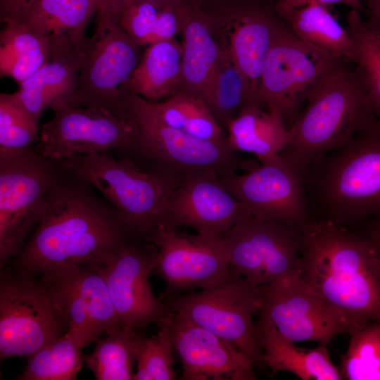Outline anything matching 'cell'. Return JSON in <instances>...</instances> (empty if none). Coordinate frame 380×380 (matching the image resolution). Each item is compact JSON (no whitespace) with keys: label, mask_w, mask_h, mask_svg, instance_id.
Instances as JSON below:
<instances>
[{"label":"cell","mask_w":380,"mask_h":380,"mask_svg":"<svg viewBox=\"0 0 380 380\" xmlns=\"http://www.w3.org/2000/svg\"><path fill=\"white\" fill-rule=\"evenodd\" d=\"M275 4L271 0H216L199 7L222 51L258 98L264 64L285 23Z\"/></svg>","instance_id":"11"},{"label":"cell","mask_w":380,"mask_h":380,"mask_svg":"<svg viewBox=\"0 0 380 380\" xmlns=\"http://www.w3.org/2000/svg\"><path fill=\"white\" fill-rule=\"evenodd\" d=\"M360 223H362L360 233L374 243L380 257V214L367 218Z\"/></svg>","instance_id":"40"},{"label":"cell","mask_w":380,"mask_h":380,"mask_svg":"<svg viewBox=\"0 0 380 380\" xmlns=\"http://www.w3.org/2000/svg\"><path fill=\"white\" fill-rule=\"evenodd\" d=\"M82 347L67 331L29 356L20 380H75L83 365Z\"/></svg>","instance_id":"35"},{"label":"cell","mask_w":380,"mask_h":380,"mask_svg":"<svg viewBox=\"0 0 380 380\" xmlns=\"http://www.w3.org/2000/svg\"><path fill=\"white\" fill-rule=\"evenodd\" d=\"M0 34V72L19 83L49 59L50 40L20 23L6 21Z\"/></svg>","instance_id":"31"},{"label":"cell","mask_w":380,"mask_h":380,"mask_svg":"<svg viewBox=\"0 0 380 380\" xmlns=\"http://www.w3.org/2000/svg\"><path fill=\"white\" fill-rule=\"evenodd\" d=\"M220 236L233 273L255 286L272 284L298 270L300 230L246 215Z\"/></svg>","instance_id":"14"},{"label":"cell","mask_w":380,"mask_h":380,"mask_svg":"<svg viewBox=\"0 0 380 380\" xmlns=\"http://www.w3.org/2000/svg\"><path fill=\"white\" fill-rule=\"evenodd\" d=\"M259 287L258 317L271 322L290 342L329 343L338 335L352 333L348 322L303 281L298 270Z\"/></svg>","instance_id":"16"},{"label":"cell","mask_w":380,"mask_h":380,"mask_svg":"<svg viewBox=\"0 0 380 380\" xmlns=\"http://www.w3.org/2000/svg\"><path fill=\"white\" fill-rule=\"evenodd\" d=\"M49 59L37 72L20 83L8 96L36 122L42 114L59 102L69 101L75 92L84 48L63 37L51 42Z\"/></svg>","instance_id":"22"},{"label":"cell","mask_w":380,"mask_h":380,"mask_svg":"<svg viewBox=\"0 0 380 380\" xmlns=\"http://www.w3.org/2000/svg\"><path fill=\"white\" fill-rule=\"evenodd\" d=\"M38 137V123L8 94H0V148L29 149Z\"/></svg>","instance_id":"38"},{"label":"cell","mask_w":380,"mask_h":380,"mask_svg":"<svg viewBox=\"0 0 380 380\" xmlns=\"http://www.w3.org/2000/svg\"><path fill=\"white\" fill-rule=\"evenodd\" d=\"M346 22L352 41L349 61L362 78L380 121V30L364 20L361 13L355 10L348 12Z\"/></svg>","instance_id":"33"},{"label":"cell","mask_w":380,"mask_h":380,"mask_svg":"<svg viewBox=\"0 0 380 380\" xmlns=\"http://www.w3.org/2000/svg\"><path fill=\"white\" fill-rule=\"evenodd\" d=\"M346 352L340 355L342 379L380 380V322L350 334Z\"/></svg>","instance_id":"36"},{"label":"cell","mask_w":380,"mask_h":380,"mask_svg":"<svg viewBox=\"0 0 380 380\" xmlns=\"http://www.w3.org/2000/svg\"><path fill=\"white\" fill-rule=\"evenodd\" d=\"M100 0H30L1 3V18L23 25L50 42L69 38L84 47L86 28L97 11Z\"/></svg>","instance_id":"23"},{"label":"cell","mask_w":380,"mask_h":380,"mask_svg":"<svg viewBox=\"0 0 380 380\" xmlns=\"http://www.w3.org/2000/svg\"><path fill=\"white\" fill-rule=\"evenodd\" d=\"M144 1H149L153 4H166L179 3V2H190L189 0H144Z\"/></svg>","instance_id":"43"},{"label":"cell","mask_w":380,"mask_h":380,"mask_svg":"<svg viewBox=\"0 0 380 380\" xmlns=\"http://www.w3.org/2000/svg\"><path fill=\"white\" fill-rule=\"evenodd\" d=\"M251 216L302 230L312 219L303 172L279 155L243 173L220 174Z\"/></svg>","instance_id":"15"},{"label":"cell","mask_w":380,"mask_h":380,"mask_svg":"<svg viewBox=\"0 0 380 380\" xmlns=\"http://www.w3.org/2000/svg\"><path fill=\"white\" fill-rule=\"evenodd\" d=\"M377 120L355 67L348 59L339 58L289 127V141L279 155L303 172Z\"/></svg>","instance_id":"3"},{"label":"cell","mask_w":380,"mask_h":380,"mask_svg":"<svg viewBox=\"0 0 380 380\" xmlns=\"http://www.w3.org/2000/svg\"><path fill=\"white\" fill-rule=\"evenodd\" d=\"M68 331L46 285L8 269L0 278V359L30 356Z\"/></svg>","instance_id":"8"},{"label":"cell","mask_w":380,"mask_h":380,"mask_svg":"<svg viewBox=\"0 0 380 380\" xmlns=\"http://www.w3.org/2000/svg\"><path fill=\"white\" fill-rule=\"evenodd\" d=\"M309 206L346 226L380 214V121L303 170Z\"/></svg>","instance_id":"4"},{"label":"cell","mask_w":380,"mask_h":380,"mask_svg":"<svg viewBox=\"0 0 380 380\" xmlns=\"http://www.w3.org/2000/svg\"><path fill=\"white\" fill-rule=\"evenodd\" d=\"M167 325L182 380H255L250 360L229 341L170 312Z\"/></svg>","instance_id":"21"},{"label":"cell","mask_w":380,"mask_h":380,"mask_svg":"<svg viewBox=\"0 0 380 380\" xmlns=\"http://www.w3.org/2000/svg\"><path fill=\"white\" fill-rule=\"evenodd\" d=\"M53 118L40 132L39 153L51 160H65L111 149L132 148L138 128L127 113L63 101L53 106Z\"/></svg>","instance_id":"13"},{"label":"cell","mask_w":380,"mask_h":380,"mask_svg":"<svg viewBox=\"0 0 380 380\" xmlns=\"http://www.w3.org/2000/svg\"><path fill=\"white\" fill-rule=\"evenodd\" d=\"M94 34L87 39L75 104L125 113V87L139 63V46L123 30L120 18L99 8Z\"/></svg>","instance_id":"9"},{"label":"cell","mask_w":380,"mask_h":380,"mask_svg":"<svg viewBox=\"0 0 380 380\" xmlns=\"http://www.w3.org/2000/svg\"><path fill=\"white\" fill-rule=\"evenodd\" d=\"M123 110L138 128L133 148L156 163L154 170L182 178L192 172H238L257 165L241 159L228 144L203 140L165 125L142 106L137 96L130 95Z\"/></svg>","instance_id":"12"},{"label":"cell","mask_w":380,"mask_h":380,"mask_svg":"<svg viewBox=\"0 0 380 380\" xmlns=\"http://www.w3.org/2000/svg\"><path fill=\"white\" fill-rule=\"evenodd\" d=\"M182 46L175 38L149 45L125 89L129 95L156 102L182 91Z\"/></svg>","instance_id":"25"},{"label":"cell","mask_w":380,"mask_h":380,"mask_svg":"<svg viewBox=\"0 0 380 380\" xmlns=\"http://www.w3.org/2000/svg\"><path fill=\"white\" fill-rule=\"evenodd\" d=\"M158 326L156 335L139 334L133 380H174L177 377L169 329L163 322Z\"/></svg>","instance_id":"37"},{"label":"cell","mask_w":380,"mask_h":380,"mask_svg":"<svg viewBox=\"0 0 380 380\" xmlns=\"http://www.w3.org/2000/svg\"><path fill=\"white\" fill-rule=\"evenodd\" d=\"M75 179H56L42 218L13 259L12 270L38 277L68 265L103 267L122 244L136 236L114 208Z\"/></svg>","instance_id":"1"},{"label":"cell","mask_w":380,"mask_h":380,"mask_svg":"<svg viewBox=\"0 0 380 380\" xmlns=\"http://www.w3.org/2000/svg\"><path fill=\"white\" fill-rule=\"evenodd\" d=\"M339 58L300 39L285 21L262 68L260 103L289 128L311 91Z\"/></svg>","instance_id":"10"},{"label":"cell","mask_w":380,"mask_h":380,"mask_svg":"<svg viewBox=\"0 0 380 380\" xmlns=\"http://www.w3.org/2000/svg\"><path fill=\"white\" fill-rule=\"evenodd\" d=\"M30 0H1V3L4 4H16V3H20L23 1H27Z\"/></svg>","instance_id":"45"},{"label":"cell","mask_w":380,"mask_h":380,"mask_svg":"<svg viewBox=\"0 0 380 380\" xmlns=\"http://www.w3.org/2000/svg\"><path fill=\"white\" fill-rule=\"evenodd\" d=\"M301 233L303 281L343 317L352 333L380 322V257L374 243L327 220L313 218Z\"/></svg>","instance_id":"2"},{"label":"cell","mask_w":380,"mask_h":380,"mask_svg":"<svg viewBox=\"0 0 380 380\" xmlns=\"http://www.w3.org/2000/svg\"><path fill=\"white\" fill-rule=\"evenodd\" d=\"M248 215L213 171L186 174L173 190L163 225L191 227L197 233L220 236Z\"/></svg>","instance_id":"20"},{"label":"cell","mask_w":380,"mask_h":380,"mask_svg":"<svg viewBox=\"0 0 380 380\" xmlns=\"http://www.w3.org/2000/svg\"><path fill=\"white\" fill-rule=\"evenodd\" d=\"M139 334L120 327L95 342L94 351L85 358L97 380L133 379Z\"/></svg>","instance_id":"34"},{"label":"cell","mask_w":380,"mask_h":380,"mask_svg":"<svg viewBox=\"0 0 380 380\" xmlns=\"http://www.w3.org/2000/svg\"><path fill=\"white\" fill-rule=\"evenodd\" d=\"M39 278L65 317L68 331L82 348L122 327L101 266H63Z\"/></svg>","instance_id":"18"},{"label":"cell","mask_w":380,"mask_h":380,"mask_svg":"<svg viewBox=\"0 0 380 380\" xmlns=\"http://www.w3.org/2000/svg\"><path fill=\"white\" fill-rule=\"evenodd\" d=\"M255 326L262 351L261 364L270 368L272 376L288 372L302 380L342 379L338 367L330 358L328 343L305 350L284 338L267 320L258 317Z\"/></svg>","instance_id":"24"},{"label":"cell","mask_w":380,"mask_h":380,"mask_svg":"<svg viewBox=\"0 0 380 380\" xmlns=\"http://www.w3.org/2000/svg\"><path fill=\"white\" fill-rule=\"evenodd\" d=\"M191 6L190 2L156 4L132 0L122 9L120 23L139 46L151 45L179 34Z\"/></svg>","instance_id":"28"},{"label":"cell","mask_w":380,"mask_h":380,"mask_svg":"<svg viewBox=\"0 0 380 380\" xmlns=\"http://www.w3.org/2000/svg\"><path fill=\"white\" fill-rule=\"evenodd\" d=\"M189 1L193 5L197 7H200L202 5L215 1L216 0H189Z\"/></svg>","instance_id":"44"},{"label":"cell","mask_w":380,"mask_h":380,"mask_svg":"<svg viewBox=\"0 0 380 380\" xmlns=\"http://www.w3.org/2000/svg\"><path fill=\"white\" fill-rule=\"evenodd\" d=\"M148 241L158 248L153 273L165 284L164 296L213 287L233 273L220 236L189 234L160 225Z\"/></svg>","instance_id":"17"},{"label":"cell","mask_w":380,"mask_h":380,"mask_svg":"<svg viewBox=\"0 0 380 380\" xmlns=\"http://www.w3.org/2000/svg\"><path fill=\"white\" fill-rule=\"evenodd\" d=\"M73 177L98 190L138 238L148 241L164 224L169 198L182 178L141 170L129 159L106 153L80 155L63 161Z\"/></svg>","instance_id":"5"},{"label":"cell","mask_w":380,"mask_h":380,"mask_svg":"<svg viewBox=\"0 0 380 380\" xmlns=\"http://www.w3.org/2000/svg\"><path fill=\"white\" fill-rule=\"evenodd\" d=\"M201 99L224 129L246 108L261 104L239 69L223 51Z\"/></svg>","instance_id":"30"},{"label":"cell","mask_w":380,"mask_h":380,"mask_svg":"<svg viewBox=\"0 0 380 380\" xmlns=\"http://www.w3.org/2000/svg\"><path fill=\"white\" fill-rule=\"evenodd\" d=\"M311 1H315L328 6L334 4L346 5L360 13H367V9L363 5L362 0H277L275 4L276 9L281 17L293 9L302 7Z\"/></svg>","instance_id":"39"},{"label":"cell","mask_w":380,"mask_h":380,"mask_svg":"<svg viewBox=\"0 0 380 380\" xmlns=\"http://www.w3.org/2000/svg\"><path fill=\"white\" fill-rule=\"evenodd\" d=\"M158 248L133 241L122 244L108 263L101 267L111 300L122 326L134 330L162 323L170 314L151 289Z\"/></svg>","instance_id":"19"},{"label":"cell","mask_w":380,"mask_h":380,"mask_svg":"<svg viewBox=\"0 0 380 380\" xmlns=\"http://www.w3.org/2000/svg\"><path fill=\"white\" fill-rule=\"evenodd\" d=\"M180 34L183 37L182 91L201 98L222 51L203 12L193 4Z\"/></svg>","instance_id":"27"},{"label":"cell","mask_w":380,"mask_h":380,"mask_svg":"<svg viewBox=\"0 0 380 380\" xmlns=\"http://www.w3.org/2000/svg\"><path fill=\"white\" fill-rule=\"evenodd\" d=\"M138 98L142 106L165 125L203 140L229 145L227 134L199 96L181 91L163 101Z\"/></svg>","instance_id":"29"},{"label":"cell","mask_w":380,"mask_h":380,"mask_svg":"<svg viewBox=\"0 0 380 380\" xmlns=\"http://www.w3.org/2000/svg\"><path fill=\"white\" fill-rule=\"evenodd\" d=\"M281 18L303 40L331 55L350 59L352 41L349 33L327 6L311 1L291 10Z\"/></svg>","instance_id":"32"},{"label":"cell","mask_w":380,"mask_h":380,"mask_svg":"<svg viewBox=\"0 0 380 380\" xmlns=\"http://www.w3.org/2000/svg\"><path fill=\"white\" fill-rule=\"evenodd\" d=\"M271 1H277V0H271Z\"/></svg>","instance_id":"46"},{"label":"cell","mask_w":380,"mask_h":380,"mask_svg":"<svg viewBox=\"0 0 380 380\" xmlns=\"http://www.w3.org/2000/svg\"><path fill=\"white\" fill-rule=\"evenodd\" d=\"M51 160L29 149L0 148V267L22 250L58 178Z\"/></svg>","instance_id":"6"},{"label":"cell","mask_w":380,"mask_h":380,"mask_svg":"<svg viewBox=\"0 0 380 380\" xmlns=\"http://www.w3.org/2000/svg\"><path fill=\"white\" fill-rule=\"evenodd\" d=\"M132 0H100L99 7L110 11L120 18V14L125 6Z\"/></svg>","instance_id":"42"},{"label":"cell","mask_w":380,"mask_h":380,"mask_svg":"<svg viewBox=\"0 0 380 380\" xmlns=\"http://www.w3.org/2000/svg\"><path fill=\"white\" fill-rule=\"evenodd\" d=\"M165 299L170 312L229 341L253 365L261 364L262 351L253 322L261 304L260 287L232 273L213 287Z\"/></svg>","instance_id":"7"},{"label":"cell","mask_w":380,"mask_h":380,"mask_svg":"<svg viewBox=\"0 0 380 380\" xmlns=\"http://www.w3.org/2000/svg\"><path fill=\"white\" fill-rule=\"evenodd\" d=\"M226 129L231 148L253 154L260 164L278 158L290 139L284 121L261 104L246 108L227 124Z\"/></svg>","instance_id":"26"},{"label":"cell","mask_w":380,"mask_h":380,"mask_svg":"<svg viewBox=\"0 0 380 380\" xmlns=\"http://www.w3.org/2000/svg\"><path fill=\"white\" fill-rule=\"evenodd\" d=\"M367 21L380 30V0H367Z\"/></svg>","instance_id":"41"}]
</instances>
